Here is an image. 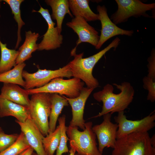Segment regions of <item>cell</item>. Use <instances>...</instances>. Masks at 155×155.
I'll list each match as a JSON object with an SVG mask.
<instances>
[{
    "label": "cell",
    "mask_w": 155,
    "mask_h": 155,
    "mask_svg": "<svg viewBox=\"0 0 155 155\" xmlns=\"http://www.w3.org/2000/svg\"><path fill=\"white\" fill-rule=\"evenodd\" d=\"M120 41V39L117 37L104 49L86 58H83V53H76V47H75L71 52V55L73 56L74 59L69 63L72 77L82 80L88 88L95 89L98 87V82L92 74L93 69L108 51L113 48L116 49Z\"/></svg>",
    "instance_id": "7a4b0ae2"
},
{
    "label": "cell",
    "mask_w": 155,
    "mask_h": 155,
    "mask_svg": "<svg viewBox=\"0 0 155 155\" xmlns=\"http://www.w3.org/2000/svg\"><path fill=\"white\" fill-rule=\"evenodd\" d=\"M118 113V115L114 117L118 125L117 139L133 133L148 132L155 126V113L137 120L128 119L124 111Z\"/></svg>",
    "instance_id": "ba28073f"
},
{
    "label": "cell",
    "mask_w": 155,
    "mask_h": 155,
    "mask_svg": "<svg viewBox=\"0 0 155 155\" xmlns=\"http://www.w3.org/2000/svg\"><path fill=\"white\" fill-rule=\"evenodd\" d=\"M11 116L24 122L30 117L28 108L14 103L0 96V117Z\"/></svg>",
    "instance_id": "e0dca14e"
},
{
    "label": "cell",
    "mask_w": 155,
    "mask_h": 155,
    "mask_svg": "<svg viewBox=\"0 0 155 155\" xmlns=\"http://www.w3.org/2000/svg\"><path fill=\"white\" fill-rule=\"evenodd\" d=\"M8 4L12 12L14 15V18L17 23L18 30L17 31V39L15 49H17L22 40L21 36V30L25 23L23 21L21 17L20 5L24 1L23 0H3Z\"/></svg>",
    "instance_id": "d4e9b609"
},
{
    "label": "cell",
    "mask_w": 155,
    "mask_h": 155,
    "mask_svg": "<svg viewBox=\"0 0 155 155\" xmlns=\"http://www.w3.org/2000/svg\"><path fill=\"white\" fill-rule=\"evenodd\" d=\"M24 63L17 64L13 69L0 74V82L15 84L25 88V83L22 77Z\"/></svg>",
    "instance_id": "603a6c76"
},
{
    "label": "cell",
    "mask_w": 155,
    "mask_h": 155,
    "mask_svg": "<svg viewBox=\"0 0 155 155\" xmlns=\"http://www.w3.org/2000/svg\"><path fill=\"white\" fill-rule=\"evenodd\" d=\"M50 99L51 109L49 117V133L53 132L55 129L57 120L63 108L69 104L64 96L58 94H50Z\"/></svg>",
    "instance_id": "d6986e66"
},
{
    "label": "cell",
    "mask_w": 155,
    "mask_h": 155,
    "mask_svg": "<svg viewBox=\"0 0 155 155\" xmlns=\"http://www.w3.org/2000/svg\"><path fill=\"white\" fill-rule=\"evenodd\" d=\"M69 152L70 154L69 155H75V151L71 149H70Z\"/></svg>",
    "instance_id": "d6a6232c"
},
{
    "label": "cell",
    "mask_w": 155,
    "mask_h": 155,
    "mask_svg": "<svg viewBox=\"0 0 155 155\" xmlns=\"http://www.w3.org/2000/svg\"><path fill=\"white\" fill-rule=\"evenodd\" d=\"M2 131L1 127H0V132Z\"/></svg>",
    "instance_id": "d590c367"
},
{
    "label": "cell",
    "mask_w": 155,
    "mask_h": 155,
    "mask_svg": "<svg viewBox=\"0 0 155 155\" xmlns=\"http://www.w3.org/2000/svg\"><path fill=\"white\" fill-rule=\"evenodd\" d=\"M111 155H155L148 132L131 133L117 139Z\"/></svg>",
    "instance_id": "3957f363"
},
{
    "label": "cell",
    "mask_w": 155,
    "mask_h": 155,
    "mask_svg": "<svg viewBox=\"0 0 155 155\" xmlns=\"http://www.w3.org/2000/svg\"><path fill=\"white\" fill-rule=\"evenodd\" d=\"M1 0H0V8L1 7ZM0 17H1V15L0 14Z\"/></svg>",
    "instance_id": "e575fe53"
},
{
    "label": "cell",
    "mask_w": 155,
    "mask_h": 155,
    "mask_svg": "<svg viewBox=\"0 0 155 155\" xmlns=\"http://www.w3.org/2000/svg\"><path fill=\"white\" fill-rule=\"evenodd\" d=\"M18 134H7L2 131L0 132V152L13 144L19 136Z\"/></svg>",
    "instance_id": "83f0119b"
},
{
    "label": "cell",
    "mask_w": 155,
    "mask_h": 155,
    "mask_svg": "<svg viewBox=\"0 0 155 155\" xmlns=\"http://www.w3.org/2000/svg\"><path fill=\"white\" fill-rule=\"evenodd\" d=\"M75 155H78L77 154H75Z\"/></svg>",
    "instance_id": "8d00e7d4"
},
{
    "label": "cell",
    "mask_w": 155,
    "mask_h": 155,
    "mask_svg": "<svg viewBox=\"0 0 155 155\" xmlns=\"http://www.w3.org/2000/svg\"><path fill=\"white\" fill-rule=\"evenodd\" d=\"M92 124L91 121L85 123V129L82 131L77 127H67L66 133L70 149L77 152L78 155H102L97 146Z\"/></svg>",
    "instance_id": "277c9868"
},
{
    "label": "cell",
    "mask_w": 155,
    "mask_h": 155,
    "mask_svg": "<svg viewBox=\"0 0 155 155\" xmlns=\"http://www.w3.org/2000/svg\"><path fill=\"white\" fill-rule=\"evenodd\" d=\"M60 129V138L59 145L56 150V155H62L64 153L69 152L67 145L69 140L66 133L67 127L65 125L66 117L63 115L58 119Z\"/></svg>",
    "instance_id": "4316f807"
},
{
    "label": "cell",
    "mask_w": 155,
    "mask_h": 155,
    "mask_svg": "<svg viewBox=\"0 0 155 155\" xmlns=\"http://www.w3.org/2000/svg\"><path fill=\"white\" fill-rule=\"evenodd\" d=\"M113 85L120 91V93H114L113 86L107 84L101 90L93 94L94 98L99 102H102L103 105L101 112L91 118L100 117L108 113L112 115L124 111L132 102L135 91L130 83L124 82L120 84L114 83Z\"/></svg>",
    "instance_id": "6da1fadb"
},
{
    "label": "cell",
    "mask_w": 155,
    "mask_h": 155,
    "mask_svg": "<svg viewBox=\"0 0 155 155\" xmlns=\"http://www.w3.org/2000/svg\"><path fill=\"white\" fill-rule=\"evenodd\" d=\"M84 84V82L77 78L65 80L59 77L53 79L41 87L26 90L30 95L38 93H55L65 95L68 98H74L80 95Z\"/></svg>",
    "instance_id": "8992f818"
},
{
    "label": "cell",
    "mask_w": 155,
    "mask_h": 155,
    "mask_svg": "<svg viewBox=\"0 0 155 155\" xmlns=\"http://www.w3.org/2000/svg\"><path fill=\"white\" fill-rule=\"evenodd\" d=\"M118 5L117 11L111 17L115 24L126 22L132 16L148 17L146 11L155 9V3H144L138 0H116Z\"/></svg>",
    "instance_id": "52a82bcc"
},
{
    "label": "cell",
    "mask_w": 155,
    "mask_h": 155,
    "mask_svg": "<svg viewBox=\"0 0 155 155\" xmlns=\"http://www.w3.org/2000/svg\"><path fill=\"white\" fill-rule=\"evenodd\" d=\"M97 10L98 13L99 20L101 22V30L98 44L95 48L100 49L102 45L112 37L119 35L132 36L133 30H126L116 26L111 20L107 13V10L104 5H98Z\"/></svg>",
    "instance_id": "7c38bea8"
},
{
    "label": "cell",
    "mask_w": 155,
    "mask_h": 155,
    "mask_svg": "<svg viewBox=\"0 0 155 155\" xmlns=\"http://www.w3.org/2000/svg\"><path fill=\"white\" fill-rule=\"evenodd\" d=\"M150 141L151 144L153 147L155 148V135H154L150 137Z\"/></svg>",
    "instance_id": "1f68e13d"
},
{
    "label": "cell",
    "mask_w": 155,
    "mask_h": 155,
    "mask_svg": "<svg viewBox=\"0 0 155 155\" xmlns=\"http://www.w3.org/2000/svg\"><path fill=\"white\" fill-rule=\"evenodd\" d=\"M45 2L52 10L51 16L52 20H56L59 32L61 34L62 24L65 16L68 14L71 18L73 16L71 13L67 0H46Z\"/></svg>",
    "instance_id": "ffe728a7"
},
{
    "label": "cell",
    "mask_w": 155,
    "mask_h": 155,
    "mask_svg": "<svg viewBox=\"0 0 155 155\" xmlns=\"http://www.w3.org/2000/svg\"><path fill=\"white\" fill-rule=\"evenodd\" d=\"M69 9L73 15L80 16L87 22L99 20L98 14L94 13L90 9L88 0H69Z\"/></svg>",
    "instance_id": "44dd1931"
},
{
    "label": "cell",
    "mask_w": 155,
    "mask_h": 155,
    "mask_svg": "<svg viewBox=\"0 0 155 155\" xmlns=\"http://www.w3.org/2000/svg\"><path fill=\"white\" fill-rule=\"evenodd\" d=\"M143 88L147 90L148 93L147 99L152 102L155 100V80L152 78L145 76L142 79Z\"/></svg>",
    "instance_id": "f1b7e54d"
},
{
    "label": "cell",
    "mask_w": 155,
    "mask_h": 155,
    "mask_svg": "<svg viewBox=\"0 0 155 155\" xmlns=\"http://www.w3.org/2000/svg\"><path fill=\"white\" fill-rule=\"evenodd\" d=\"M94 89L84 87L80 95L74 98L64 96L72 109V118L70 126L78 127L83 130L85 129V123L83 117L85 106L88 98Z\"/></svg>",
    "instance_id": "5bb4252c"
},
{
    "label": "cell",
    "mask_w": 155,
    "mask_h": 155,
    "mask_svg": "<svg viewBox=\"0 0 155 155\" xmlns=\"http://www.w3.org/2000/svg\"><path fill=\"white\" fill-rule=\"evenodd\" d=\"M22 75L25 80L24 88L27 90L41 87L56 78L72 77L69 63L63 67L55 70L39 69L32 73L24 70Z\"/></svg>",
    "instance_id": "9c48e42d"
},
{
    "label": "cell",
    "mask_w": 155,
    "mask_h": 155,
    "mask_svg": "<svg viewBox=\"0 0 155 155\" xmlns=\"http://www.w3.org/2000/svg\"><path fill=\"white\" fill-rule=\"evenodd\" d=\"M66 25L72 29L78 36L75 47L81 43L84 42L96 46L99 39L98 32L83 18L80 16L75 17Z\"/></svg>",
    "instance_id": "4fadbf2b"
},
{
    "label": "cell",
    "mask_w": 155,
    "mask_h": 155,
    "mask_svg": "<svg viewBox=\"0 0 155 155\" xmlns=\"http://www.w3.org/2000/svg\"><path fill=\"white\" fill-rule=\"evenodd\" d=\"M25 32V41L18 50L19 53L16 61V64L24 62L29 59L32 57V53L38 49L36 41L39 36V34L30 30Z\"/></svg>",
    "instance_id": "ac0fdd59"
},
{
    "label": "cell",
    "mask_w": 155,
    "mask_h": 155,
    "mask_svg": "<svg viewBox=\"0 0 155 155\" xmlns=\"http://www.w3.org/2000/svg\"><path fill=\"white\" fill-rule=\"evenodd\" d=\"M30 147L24 133L21 132L15 143L0 152V155H18Z\"/></svg>",
    "instance_id": "484cf974"
},
{
    "label": "cell",
    "mask_w": 155,
    "mask_h": 155,
    "mask_svg": "<svg viewBox=\"0 0 155 155\" xmlns=\"http://www.w3.org/2000/svg\"><path fill=\"white\" fill-rule=\"evenodd\" d=\"M32 12L40 13L45 19L48 24V29L43 35L42 39L38 44V50H50L59 48L63 43V36L59 32L57 27H55V23L51 18L48 9L40 6L38 11L34 10Z\"/></svg>",
    "instance_id": "8fae6325"
},
{
    "label": "cell",
    "mask_w": 155,
    "mask_h": 155,
    "mask_svg": "<svg viewBox=\"0 0 155 155\" xmlns=\"http://www.w3.org/2000/svg\"><path fill=\"white\" fill-rule=\"evenodd\" d=\"M60 138V129L58 125L53 132L44 137L42 144L47 155H53L59 145Z\"/></svg>",
    "instance_id": "cb8c5ba5"
},
{
    "label": "cell",
    "mask_w": 155,
    "mask_h": 155,
    "mask_svg": "<svg viewBox=\"0 0 155 155\" xmlns=\"http://www.w3.org/2000/svg\"><path fill=\"white\" fill-rule=\"evenodd\" d=\"M32 155H38L36 153H35L34 152L32 153Z\"/></svg>",
    "instance_id": "836d02e7"
},
{
    "label": "cell",
    "mask_w": 155,
    "mask_h": 155,
    "mask_svg": "<svg viewBox=\"0 0 155 155\" xmlns=\"http://www.w3.org/2000/svg\"><path fill=\"white\" fill-rule=\"evenodd\" d=\"M111 115L110 113L104 114L102 122L92 127L98 139V150L102 154L106 147L113 149L116 141L118 125L111 122Z\"/></svg>",
    "instance_id": "30bf717a"
},
{
    "label": "cell",
    "mask_w": 155,
    "mask_h": 155,
    "mask_svg": "<svg viewBox=\"0 0 155 155\" xmlns=\"http://www.w3.org/2000/svg\"><path fill=\"white\" fill-rule=\"evenodd\" d=\"M26 89L18 85L3 83L0 96L14 103L28 107L30 102L29 95Z\"/></svg>",
    "instance_id": "2e32d148"
},
{
    "label": "cell",
    "mask_w": 155,
    "mask_h": 155,
    "mask_svg": "<svg viewBox=\"0 0 155 155\" xmlns=\"http://www.w3.org/2000/svg\"><path fill=\"white\" fill-rule=\"evenodd\" d=\"M1 58L0 74L7 71L17 64L16 61L18 51L8 48L6 44H3L0 40Z\"/></svg>",
    "instance_id": "7402d4cb"
},
{
    "label": "cell",
    "mask_w": 155,
    "mask_h": 155,
    "mask_svg": "<svg viewBox=\"0 0 155 155\" xmlns=\"http://www.w3.org/2000/svg\"><path fill=\"white\" fill-rule=\"evenodd\" d=\"M34 150L31 148L30 147L23 151L18 155H32Z\"/></svg>",
    "instance_id": "4dcf8cb0"
},
{
    "label": "cell",
    "mask_w": 155,
    "mask_h": 155,
    "mask_svg": "<svg viewBox=\"0 0 155 155\" xmlns=\"http://www.w3.org/2000/svg\"><path fill=\"white\" fill-rule=\"evenodd\" d=\"M15 121L20 127L27 142L38 155H47L43 146L42 140L44 136L30 117L24 122Z\"/></svg>",
    "instance_id": "9a60e30c"
},
{
    "label": "cell",
    "mask_w": 155,
    "mask_h": 155,
    "mask_svg": "<svg viewBox=\"0 0 155 155\" xmlns=\"http://www.w3.org/2000/svg\"><path fill=\"white\" fill-rule=\"evenodd\" d=\"M30 118L44 137L49 133V118L51 109L50 94L38 93L32 95L28 107Z\"/></svg>",
    "instance_id": "5b68a950"
},
{
    "label": "cell",
    "mask_w": 155,
    "mask_h": 155,
    "mask_svg": "<svg viewBox=\"0 0 155 155\" xmlns=\"http://www.w3.org/2000/svg\"><path fill=\"white\" fill-rule=\"evenodd\" d=\"M148 75L147 76L155 80V51L152 49L150 56L148 59Z\"/></svg>",
    "instance_id": "f546056e"
}]
</instances>
